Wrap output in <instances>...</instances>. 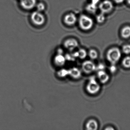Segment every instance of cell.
Returning a JSON list of instances; mask_svg holds the SVG:
<instances>
[{
    "label": "cell",
    "instance_id": "obj_30",
    "mask_svg": "<svg viewBox=\"0 0 130 130\" xmlns=\"http://www.w3.org/2000/svg\"><path fill=\"white\" fill-rule=\"evenodd\" d=\"M127 3L130 5V0H127Z\"/></svg>",
    "mask_w": 130,
    "mask_h": 130
},
{
    "label": "cell",
    "instance_id": "obj_22",
    "mask_svg": "<svg viewBox=\"0 0 130 130\" xmlns=\"http://www.w3.org/2000/svg\"><path fill=\"white\" fill-rule=\"evenodd\" d=\"M66 60L69 61H74L75 60L76 57L74 56L73 53H68L65 56Z\"/></svg>",
    "mask_w": 130,
    "mask_h": 130
},
{
    "label": "cell",
    "instance_id": "obj_27",
    "mask_svg": "<svg viewBox=\"0 0 130 130\" xmlns=\"http://www.w3.org/2000/svg\"><path fill=\"white\" fill-rule=\"evenodd\" d=\"M113 1L117 4H121L124 1V0H113Z\"/></svg>",
    "mask_w": 130,
    "mask_h": 130
},
{
    "label": "cell",
    "instance_id": "obj_15",
    "mask_svg": "<svg viewBox=\"0 0 130 130\" xmlns=\"http://www.w3.org/2000/svg\"><path fill=\"white\" fill-rule=\"evenodd\" d=\"M97 5L91 2L90 4L87 5L86 7V10L89 12V13H95L97 10Z\"/></svg>",
    "mask_w": 130,
    "mask_h": 130
},
{
    "label": "cell",
    "instance_id": "obj_17",
    "mask_svg": "<svg viewBox=\"0 0 130 130\" xmlns=\"http://www.w3.org/2000/svg\"><path fill=\"white\" fill-rule=\"evenodd\" d=\"M57 75L60 78H63L69 75L68 69H62L57 72Z\"/></svg>",
    "mask_w": 130,
    "mask_h": 130
},
{
    "label": "cell",
    "instance_id": "obj_5",
    "mask_svg": "<svg viewBox=\"0 0 130 130\" xmlns=\"http://www.w3.org/2000/svg\"><path fill=\"white\" fill-rule=\"evenodd\" d=\"M101 13L105 14L110 12L113 9V3L109 0H105L101 2L99 6Z\"/></svg>",
    "mask_w": 130,
    "mask_h": 130
},
{
    "label": "cell",
    "instance_id": "obj_16",
    "mask_svg": "<svg viewBox=\"0 0 130 130\" xmlns=\"http://www.w3.org/2000/svg\"><path fill=\"white\" fill-rule=\"evenodd\" d=\"M76 52L77 58L82 60L86 58L87 55V53L85 50L83 49H80Z\"/></svg>",
    "mask_w": 130,
    "mask_h": 130
},
{
    "label": "cell",
    "instance_id": "obj_1",
    "mask_svg": "<svg viewBox=\"0 0 130 130\" xmlns=\"http://www.w3.org/2000/svg\"><path fill=\"white\" fill-rule=\"evenodd\" d=\"M79 26L83 30H89L93 27L94 21L93 19L88 15L82 14L78 20Z\"/></svg>",
    "mask_w": 130,
    "mask_h": 130
},
{
    "label": "cell",
    "instance_id": "obj_14",
    "mask_svg": "<svg viewBox=\"0 0 130 130\" xmlns=\"http://www.w3.org/2000/svg\"><path fill=\"white\" fill-rule=\"evenodd\" d=\"M121 36L124 39H128L130 37V26H126L123 27L121 33Z\"/></svg>",
    "mask_w": 130,
    "mask_h": 130
},
{
    "label": "cell",
    "instance_id": "obj_13",
    "mask_svg": "<svg viewBox=\"0 0 130 130\" xmlns=\"http://www.w3.org/2000/svg\"><path fill=\"white\" fill-rule=\"evenodd\" d=\"M86 127L87 130H96L98 128V124L95 120L91 119L87 121L86 124Z\"/></svg>",
    "mask_w": 130,
    "mask_h": 130
},
{
    "label": "cell",
    "instance_id": "obj_26",
    "mask_svg": "<svg viewBox=\"0 0 130 130\" xmlns=\"http://www.w3.org/2000/svg\"><path fill=\"white\" fill-rule=\"evenodd\" d=\"M63 50L62 49H59L57 50V54H63Z\"/></svg>",
    "mask_w": 130,
    "mask_h": 130
},
{
    "label": "cell",
    "instance_id": "obj_20",
    "mask_svg": "<svg viewBox=\"0 0 130 130\" xmlns=\"http://www.w3.org/2000/svg\"><path fill=\"white\" fill-rule=\"evenodd\" d=\"M122 65L127 68H130V56L125 57L122 61Z\"/></svg>",
    "mask_w": 130,
    "mask_h": 130
},
{
    "label": "cell",
    "instance_id": "obj_9",
    "mask_svg": "<svg viewBox=\"0 0 130 130\" xmlns=\"http://www.w3.org/2000/svg\"><path fill=\"white\" fill-rule=\"evenodd\" d=\"M20 2L21 7L26 10H32L37 4V0H21Z\"/></svg>",
    "mask_w": 130,
    "mask_h": 130
},
{
    "label": "cell",
    "instance_id": "obj_31",
    "mask_svg": "<svg viewBox=\"0 0 130 130\" xmlns=\"http://www.w3.org/2000/svg\"><path fill=\"white\" fill-rule=\"evenodd\" d=\"M21 1V0H19V1Z\"/></svg>",
    "mask_w": 130,
    "mask_h": 130
},
{
    "label": "cell",
    "instance_id": "obj_12",
    "mask_svg": "<svg viewBox=\"0 0 130 130\" xmlns=\"http://www.w3.org/2000/svg\"><path fill=\"white\" fill-rule=\"evenodd\" d=\"M66 61L65 56L63 55V54H57L54 58V63L59 67L63 66L66 63Z\"/></svg>",
    "mask_w": 130,
    "mask_h": 130
},
{
    "label": "cell",
    "instance_id": "obj_21",
    "mask_svg": "<svg viewBox=\"0 0 130 130\" xmlns=\"http://www.w3.org/2000/svg\"><path fill=\"white\" fill-rule=\"evenodd\" d=\"M36 7V8L37 10L41 12L44 11L46 8L45 5L42 2L37 3Z\"/></svg>",
    "mask_w": 130,
    "mask_h": 130
},
{
    "label": "cell",
    "instance_id": "obj_29",
    "mask_svg": "<svg viewBox=\"0 0 130 130\" xmlns=\"http://www.w3.org/2000/svg\"><path fill=\"white\" fill-rule=\"evenodd\" d=\"M105 130H114V128H113V127H108L106 128V129H105Z\"/></svg>",
    "mask_w": 130,
    "mask_h": 130
},
{
    "label": "cell",
    "instance_id": "obj_8",
    "mask_svg": "<svg viewBox=\"0 0 130 130\" xmlns=\"http://www.w3.org/2000/svg\"><path fill=\"white\" fill-rule=\"evenodd\" d=\"M78 21L76 15L73 13L66 15L64 18V22L67 26H72L75 25Z\"/></svg>",
    "mask_w": 130,
    "mask_h": 130
},
{
    "label": "cell",
    "instance_id": "obj_11",
    "mask_svg": "<svg viewBox=\"0 0 130 130\" xmlns=\"http://www.w3.org/2000/svg\"><path fill=\"white\" fill-rule=\"evenodd\" d=\"M69 71V75L74 79H79L82 76V72L80 69L76 67L71 68Z\"/></svg>",
    "mask_w": 130,
    "mask_h": 130
},
{
    "label": "cell",
    "instance_id": "obj_3",
    "mask_svg": "<svg viewBox=\"0 0 130 130\" xmlns=\"http://www.w3.org/2000/svg\"><path fill=\"white\" fill-rule=\"evenodd\" d=\"M101 86L96 79L94 77L90 78L86 86L87 92L90 94L94 95L100 91Z\"/></svg>",
    "mask_w": 130,
    "mask_h": 130
},
{
    "label": "cell",
    "instance_id": "obj_10",
    "mask_svg": "<svg viewBox=\"0 0 130 130\" xmlns=\"http://www.w3.org/2000/svg\"><path fill=\"white\" fill-rule=\"evenodd\" d=\"M97 76L100 82L103 84L107 82L110 79L108 74L104 70L98 71L97 73Z\"/></svg>",
    "mask_w": 130,
    "mask_h": 130
},
{
    "label": "cell",
    "instance_id": "obj_4",
    "mask_svg": "<svg viewBox=\"0 0 130 130\" xmlns=\"http://www.w3.org/2000/svg\"><path fill=\"white\" fill-rule=\"evenodd\" d=\"M30 19L32 23L37 26L43 25L45 22V18L42 12L38 11H33L31 13Z\"/></svg>",
    "mask_w": 130,
    "mask_h": 130
},
{
    "label": "cell",
    "instance_id": "obj_7",
    "mask_svg": "<svg viewBox=\"0 0 130 130\" xmlns=\"http://www.w3.org/2000/svg\"><path fill=\"white\" fill-rule=\"evenodd\" d=\"M64 47L66 49L70 51H73L78 47L79 43L78 41L74 38H69L64 42Z\"/></svg>",
    "mask_w": 130,
    "mask_h": 130
},
{
    "label": "cell",
    "instance_id": "obj_28",
    "mask_svg": "<svg viewBox=\"0 0 130 130\" xmlns=\"http://www.w3.org/2000/svg\"><path fill=\"white\" fill-rule=\"evenodd\" d=\"M91 2L93 4L95 5H97L98 3L100 2V0H91Z\"/></svg>",
    "mask_w": 130,
    "mask_h": 130
},
{
    "label": "cell",
    "instance_id": "obj_24",
    "mask_svg": "<svg viewBox=\"0 0 130 130\" xmlns=\"http://www.w3.org/2000/svg\"><path fill=\"white\" fill-rule=\"evenodd\" d=\"M117 68L115 64H111L109 68V71L112 73H114L116 72L117 71Z\"/></svg>",
    "mask_w": 130,
    "mask_h": 130
},
{
    "label": "cell",
    "instance_id": "obj_23",
    "mask_svg": "<svg viewBox=\"0 0 130 130\" xmlns=\"http://www.w3.org/2000/svg\"><path fill=\"white\" fill-rule=\"evenodd\" d=\"M124 53L126 54H130V44H126L122 48Z\"/></svg>",
    "mask_w": 130,
    "mask_h": 130
},
{
    "label": "cell",
    "instance_id": "obj_18",
    "mask_svg": "<svg viewBox=\"0 0 130 130\" xmlns=\"http://www.w3.org/2000/svg\"><path fill=\"white\" fill-rule=\"evenodd\" d=\"M88 55L91 59L95 60L98 58V54L96 50L94 49H91L89 51Z\"/></svg>",
    "mask_w": 130,
    "mask_h": 130
},
{
    "label": "cell",
    "instance_id": "obj_2",
    "mask_svg": "<svg viewBox=\"0 0 130 130\" xmlns=\"http://www.w3.org/2000/svg\"><path fill=\"white\" fill-rule=\"evenodd\" d=\"M121 56V52L117 47L111 48L107 53V59L111 64L116 65L120 60Z\"/></svg>",
    "mask_w": 130,
    "mask_h": 130
},
{
    "label": "cell",
    "instance_id": "obj_6",
    "mask_svg": "<svg viewBox=\"0 0 130 130\" xmlns=\"http://www.w3.org/2000/svg\"><path fill=\"white\" fill-rule=\"evenodd\" d=\"M96 66L94 62L90 60L85 61L82 65V69L85 73L90 74L96 69Z\"/></svg>",
    "mask_w": 130,
    "mask_h": 130
},
{
    "label": "cell",
    "instance_id": "obj_25",
    "mask_svg": "<svg viewBox=\"0 0 130 130\" xmlns=\"http://www.w3.org/2000/svg\"><path fill=\"white\" fill-rule=\"evenodd\" d=\"M105 68V66L104 64H99L98 66H96V69L99 71V70H103Z\"/></svg>",
    "mask_w": 130,
    "mask_h": 130
},
{
    "label": "cell",
    "instance_id": "obj_19",
    "mask_svg": "<svg viewBox=\"0 0 130 130\" xmlns=\"http://www.w3.org/2000/svg\"><path fill=\"white\" fill-rule=\"evenodd\" d=\"M105 20V14L101 13L97 15L96 17V21L99 23H102L104 22Z\"/></svg>",
    "mask_w": 130,
    "mask_h": 130
}]
</instances>
